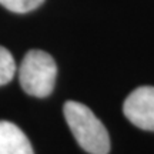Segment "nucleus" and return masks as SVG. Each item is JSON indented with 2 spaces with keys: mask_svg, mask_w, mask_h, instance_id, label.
Instances as JSON below:
<instances>
[{
  "mask_svg": "<svg viewBox=\"0 0 154 154\" xmlns=\"http://www.w3.org/2000/svg\"><path fill=\"white\" fill-rule=\"evenodd\" d=\"M44 0H0V5L13 13H27L43 3Z\"/></svg>",
  "mask_w": 154,
  "mask_h": 154,
  "instance_id": "6",
  "label": "nucleus"
},
{
  "mask_svg": "<svg viewBox=\"0 0 154 154\" xmlns=\"http://www.w3.org/2000/svg\"><path fill=\"white\" fill-rule=\"evenodd\" d=\"M16 73V63L11 53L0 46V86L7 84Z\"/></svg>",
  "mask_w": 154,
  "mask_h": 154,
  "instance_id": "5",
  "label": "nucleus"
},
{
  "mask_svg": "<svg viewBox=\"0 0 154 154\" xmlns=\"http://www.w3.org/2000/svg\"><path fill=\"white\" fill-rule=\"evenodd\" d=\"M56 74L57 67L53 57L43 50L27 51L19 69L20 86L34 97H46L53 91Z\"/></svg>",
  "mask_w": 154,
  "mask_h": 154,
  "instance_id": "2",
  "label": "nucleus"
},
{
  "mask_svg": "<svg viewBox=\"0 0 154 154\" xmlns=\"http://www.w3.org/2000/svg\"><path fill=\"white\" fill-rule=\"evenodd\" d=\"M63 113L73 136L84 151L90 154H107L110 151L107 128L87 106L79 101H67Z\"/></svg>",
  "mask_w": 154,
  "mask_h": 154,
  "instance_id": "1",
  "label": "nucleus"
},
{
  "mask_svg": "<svg viewBox=\"0 0 154 154\" xmlns=\"http://www.w3.org/2000/svg\"><path fill=\"white\" fill-rule=\"evenodd\" d=\"M0 154H34L27 136L10 121H0Z\"/></svg>",
  "mask_w": 154,
  "mask_h": 154,
  "instance_id": "4",
  "label": "nucleus"
},
{
  "mask_svg": "<svg viewBox=\"0 0 154 154\" xmlns=\"http://www.w3.org/2000/svg\"><path fill=\"white\" fill-rule=\"evenodd\" d=\"M123 111L134 126L154 131V87L141 86L128 94Z\"/></svg>",
  "mask_w": 154,
  "mask_h": 154,
  "instance_id": "3",
  "label": "nucleus"
}]
</instances>
